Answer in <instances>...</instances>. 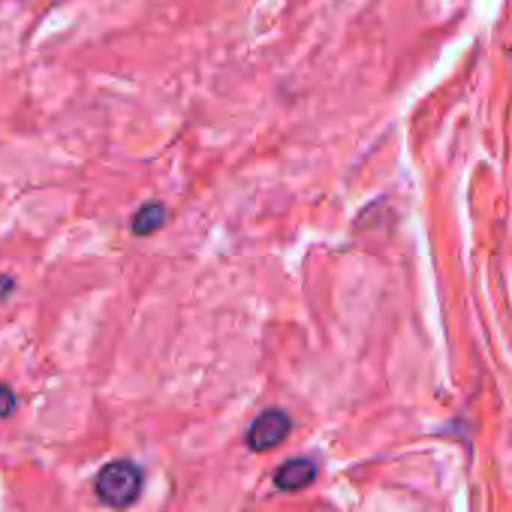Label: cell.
Instances as JSON below:
<instances>
[{
    "label": "cell",
    "mask_w": 512,
    "mask_h": 512,
    "mask_svg": "<svg viewBox=\"0 0 512 512\" xmlns=\"http://www.w3.org/2000/svg\"><path fill=\"white\" fill-rule=\"evenodd\" d=\"M166 223V205L163 202H148L133 214V232L136 235H151Z\"/></svg>",
    "instance_id": "277c9868"
},
{
    "label": "cell",
    "mask_w": 512,
    "mask_h": 512,
    "mask_svg": "<svg viewBox=\"0 0 512 512\" xmlns=\"http://www.w3.org/2000/svg\"><path fill=\"white\" fill-rule=\"evenodd\" d=\"M13 410H16V395H13V389H10V386H0V419L10 416Z\"/></svg>",
    "instance_id": "5b68a950"
},
{
    "label": "cell",
    "mask_w": 512,
    "mask_h": 512,
    "mask_svg": "<svg viewBox=\"0 0 512 512\" xmlns=\"http://www.w3.org/2000/svg\"><path fill=\"white\" fill-rule=\"evenodd\" d=\"M314 476H317L314 461H308V458H293V461H287V464L278 467L275 482H278V488H284V491H299V488L311 485Z\"/></svg>",
    "instance_id": "3957f363"
},
{
    "label": "cell",
    "mask_w": 512,
    "mask_h": 512,
    "mask_svg": "<svg viewBox=\"0 0 512 512\" xmlns=\"http://www.w3.org/2000/svg\"><path fill=\"white\" fill-rule=\"evenodd\" d=\"M287 434H290V416L284 410H266L253 419V425L247 431V446L253 452H266V449H275L278 443H284Z\"/></svg>",
    "instance_id": "7a4b0ae2"
},
{
    "label": "cell",
    "mask_w": 512,
    "mask_h": 512,
    "mask_svg": "<svg viewBox=\"0 0 512 512\" xmlns=\"http://www.w3.org/2000/svg\"><path fill=\"white\" fill-rule=\"evenodd\" d=\"M13 290H16V281H13V278H7V275H0V302L10 299V296H13Z\"/></svg>",
    "instance_id": "8992f818"
},
{
    "label": "cell",
    "mask_w": 512,
    "mask_h": 512,
    "mask_svg": "<svg viewBox=\"0 0 512 512\" xmlns=\"http://www.w3.org/2000/svg\"><path fill=\"white\" fill-rule=\"evenodd\" d=\"M142 491V470L133 461H112L97 476V497L106 506H130Z\"/></svg>",
    "instance_id": "6da1fadb"
}]
</instances>
